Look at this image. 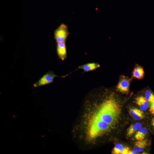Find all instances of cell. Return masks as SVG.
I'll use <instances>...</instances> for the list:
<instances>
[{"mask_svg":"<svg viewBox=\"0 0 154 154\" xmlns=\"http://www.w3.org/2000/svg\"><path fill=\"white\" fill-rule=\"evenodd\" d=\"M56 51L59 59L64 60L67 57V51L65 42L57 43Z\"/></svg>","mask_w":154,"mask_h":154,"instance_id":"5b68a950","label":"cell"},{"mask_svg":"<svg viewBox=\"0 0 154 154\" xmlns=\"http://www.w3.org/2000/svg\"><path fill=\"white\" fill-rule=\"evenodd\" d=\"M149 111L151 114L154 115V101L151 103Z\"/></svg>","mask_w":154,"mask_h":154,"instance_id":"9a60e30c","label":"cell"},{"mask_svg":"<svg viewBox=\"0 0 154 154\" xmlns=\"http://www.w3.org/2000/svg\"><path fill=\"white\" fill-rule=\"evenodd\" d=\"M96 104L94 110L87 116L86 124L104 122L113 127L118 123L120 118L121 108L113 96H108Z\"/></svg>","mask_w":154,"mask_h":154,"instance_id":"6da1fadb","label":"cell"},{"mask_svg":"<svg viewBox=\"0 0 154 154\" xmlns=\"http://www.w3.org/2000/svg\"><path fill=\"white\" fill-rule=\"evenodd\" d=\"M129 112L130 115L135 120H140L145 117L143 111L137 108L130 109Z\"/></svg>","mask_w":154,"mask_h":154,"instance_id":"ba28073f","label":"cell"},{"mask_svg":"<svg viewBox=\"0 0 154 154\" xmlns=\"http://www.w3.org/2000/svg\"><path fill=\"white\" fill-rule=\"evenodd\" d=\"M130 81V79L127 77L122 76L117 84V90L122 93L127 92L129 91Z\"/></svg>","mask_w":154,"mask_h":154,"instance_id":"277c9868","label":"cell"},{"mask_svg":"<svg viewBox=\"0 0 154 154\" xmlns=\"http://www.w3.org/2000/svg\"><path fill=\"white\" fill-rule=\"evenodd\" d=\"M142 125V124L140 122L134 124H131L127 129V136L129 137H131Z\"/></svg>","mask_w":154,"mask_h":154,"instance_id":"7c38bea8","label":"cell"},{"mask_svg":"<svg viewBox=\"0 0 154 154\" xmlns=\"http://www.w3.org/2000/svg\"><path fill=\"white\" fill-rule=\"evenodd\" d=\"M69 33L67 25L62 23L54 31V38L57 43L66 42Z\"/></svg>","mask_w":154,"mask_h":154,"instance_id":"7a4b0ae2","label":"cell"},{"mask_svg":"<svg viewBox=\"0 0 154 154\" xmlns=\"http://www.w3.org/2000/svg\"><path fill=\"white\" fill-rule=\"evenodd\" d=\"M144 72L143 68L140 66L135 67L133 72V77L136 79H140L144 77Z\"/></svg>","mask_w":154,"mask_h":154,"instance_id":"4fadbf2b","label":"cell"},{"mask_svg":"<svg viewBox=\"0 0 154 154\" xmlns=\"http://www.w3.org/2000/svg\"><path fill=\"white\" fill-rule=\"evenodd\" d=\"M98 63L95 62L88 63L79 66V69L84 70V72H88L94 70L100 67Z\"/></svg>","mask_w":154,"mask_h":154,"instance_id":"30bf717a","label":"cell"},{"mask_svg":"<svg viewBox=\"0 0 154 154\" xmlns=\"http://www.w3.org/2000/svg\"><path fill=\"white\" fill-rule=\"evenodd\" d=\"M147 145V141L146 139L137 141L135 142L133 150L136 153H139L143 151Z\"/></svg>","mask_w":154,"mask_h":154,"instance_id":"9c48e42d","label":"cell"},{"mask_svg":"<svg viewBox=\"0 0 154 154\" xmlns=\"http://www.w3.org/2000/svg\"><path fill=\"white\" fill-rule=\"evenodd\" d=\"M151 124L152 126L154 127V117L152 118V119Z\"/></svg>","mask_w":154,"mask_h":154,"instance_id":"e0dca14e","label":"cell"},{"mask_svg":"<svg viewBox=\"0 0 154 154\" xmlns=\"http://www.w3.org/2000/svg\"><path fill=\"white\" fill-rule=\"evenodd\" d=\"M57 76H58L56 75L53 72L49 71L34 83L33 86L37 87L53 83L54 78Z\"/></svg>","mask_w":154,"mask_h":154,"instance_id":"3957f363","label":"cell"},{"mask_svg":"<svg viewBox=\"0 0 154 154\" xmlns=\"http://www.w3.org/2000/svg\"><path fill=\"white\" fill-rule=\"evenodd\" d=\"M135 103L139 106L141 110L145 111L148 108L149 102L147 100L145 97L142 96H139L135 99Z\"/></svg>","mask_w":154,"mask_h":154,"instance_id":"8992f818","label":"cell"},{"mask_svg":"<svg viewBox=\"0 0 154 154\" xmlns=\"http://www.w3.org/2000/svg\"><path fill=\"white\" fill-rule=\"evenodd\" d=\"M137 153L134 151L130 150L129 151L128 154H136Z\"/></svg>","mask_w":154,"mask_h":154,"instance_id":"2e32d148","label":"cell"},{"mask_svg":"<svg viewBox=\"0 0 154 154\" xmlns=\"http://www.w3.org/2000/svg\"><path fill=\"white\" fill-rule=\"evenodd\" d=\"M145 96V98L149 102L151 103L154 101V94L150 90L146 91Z\"/></svg>","mask_w":154,"mask_h":154,"instance_id":"5bb4252c","label":"cell"},{"mask_svg":"<svg viewBox=\"0 0 154 154\" xmlns=\"http://www.w3.org/2000/svg\"><path fill=\"white\" fill-rule=\"evenodd\" d=\"M130 149L127 147H124L120 143L116 144L114 147L112 153V154H128Z\"/></svg>","mask_w":154,"mask_h":154,"instance_id":"52a82bcc","label":"cell"},{"mask_svg":"<svg viewBox=\"0 0 154 154\" xmlns=\"http://www.w3.org/2000/svg\"><path fill=\"white\" fill-rule=\"evenodd\" d=\"M147 132L148 130L146 128L141 127L137 131L135 135V138L137 141L143 140L145 139Z\"/></svg>","mask_w":154,"mask_h":154,"instance_id":"8fae6325","label":"cell"}]
</instances>
